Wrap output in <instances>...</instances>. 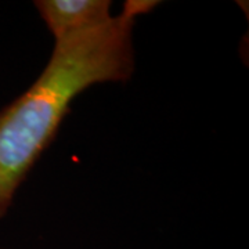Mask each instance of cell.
Masks as SVG:
<instances>
[{
	"label": "cell",
	"instance_id": "6da1fadb",
	"mask_svg": "<svg viewBox=\"0 0 249 249\" xmlns=\"http://www.w3.org/2000/svg\"><path fill=\"white\" fill-rule=\"evenodd\" d=\"M157 4L127 0L119 16L55 40L35 83L0 111V217L6 216L19 184L54 140L72 100L91 85L130 79L136 18Z\"/></svg>",
	"mask_w": 249,
	"mask_h": 249
},
{
	"label": "cell",
	"instance_id": "7a4b0ae2",
	"mask_svg": "<svg viewBox=\"0 0 249 249\" xmlns=\"http://www.w3.org/2000/svg\"><path fill=\"white\" fill-rule=\"evenodd\" d=\"M35 6L54 40L97 27L112 17L109 0H36Z\"/></svg>",
	"mask_w": 249,
	"mask_h": 249
}]
</instances>
